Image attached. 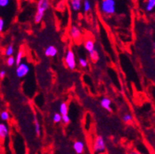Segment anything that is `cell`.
<instances>
[{"instance_id": "cell-1", "label": "cell", "mask_w": 155, "mask_h": 154, "mask_svg": "<svg viewBox=\"0 0 155 154\" xmlns=\"http://www.w3.org/2000/svg\"><path fill=\"white\" fill-rule=\"evenodd\" d=\"M50 7V0H39L37 3V9L34 18L35 23L39 24L43 20L45 12Z\"/></svg>"}, {"instance_id": "cell-6", "label": "cell", "mask_w": 155, "mask_h": 154, "mask_svg": "<svg viewBox=\"0 0 155 154\" xmlns=\"http://www.w3.org/2000/svg\"><path fill=\"white\" fill-rule=\"evenodd\" d=\"M69 35L71 36V38L74 41L77 42V41L80 40L81 36H82V32L80 28L77 25H72L70 28L69 30Z\"/></svg>"}, {"instance_id": "cell-15", "label": "cell", "mask_w": 155, "mask_h": 154, "mask_svg": "<svg viewBox=\"0 0 155 154\" xmlns=\"http://www.w3.org/2000/svg\"><path fill=\"white\" fill-rule=\"evenodd\" d=\"M89 54H90V58L93 62H97V61H99V52L97 51L96 49L93 50L92 51L89 53Z\"/></svg>"}, {"instance_id": "cell-19", "label": "cell", "mask_w": 155, "mask_h": 154, "mask_svg": "<svg viewBox=\"0 0 155 154\" xmlns=\"http://www.w3.org/2000/svg\"><path fill=\"white\" fill-rule=\"evenodd\" d=\"M91 9V4L89 0H84L83 1V10L85 13H88Z\"/></svg>"}, {"instance_id": "cell-14", "label": "cell", "mask_w": 155, "mask_h": 154, "mask_svg": "<svg viewBox=\"0 0 155 154\" xmlns=\"http://www.w3.org/2000/svg\"><path fill=\"white\" fill-rule=\"evenodd\" d=\"M69 112V107H68V105L66 102H62L59 106V112L61 115H65V114H68Z\"/></svg>"}, {"instance_id": "cell-7", "label": "cell", "mask_w": 155, "mask_h": 154, "mask_svg": "<svg viewBox=\"0 0 155 154\" xmlns=\"http://www.w3.org/2000/svg\"><path fill=\"white\" fill-rule=\"evenodd\" d=\"M111 104L112 101L109 98H102L101 101H100V105L104 109H106L108 112H112V107H111Z\"/></svg>"}, {"instance_id": "cell-9", "label": "cell", "mask_w": 155, "mask_h": 154, "mask_svg": "<svg viewBox=\"0 0 155 154\" xmlns=\"http://www.w3.org/2000/svg\"><path fill=\"white\" fill-rule=\"evenodd\" d=\"M70 6H71V9L73 11H80L83 7V1L82 0H70Z\"/></svg>"}, {"instance_id": "cell-13", "label": "cell", "mask_w": 155, "mask_h": 154, "mask_svg": "<svg viewBox=\"0 0 155 154\" xmlns=\"http://www.w3.org/2000/svg\"><path fill=\"white\" fill-rule=\"evenodd\" d=\"M155 9V0H146L145 9L147 12H152Z\"/></svg>"}, {"instance_id": "cell-27", "label": "cell", "mask_w": 155, "mask_h": 154, "mask_svg": "<svg viewBox=\"0 0 155 154\" xmlns=\"http://www.w3.org/2000/svg\"><path fill=\"white\" fill-rule=\"evenodd\" d=\"M4 20H3L2 18H0V32H2L3 28H4Z\"/></svg>"}, {"instance_id": "cell-29", "label": "cell", "mask_w": 155, "mask_h": 154, "mask_svg": "<svg viewBox=\"0 0 155 154\" xmlns=\"http://www.w3.org/2000/svg\"><path fill=\"white\" fill-rule=\"evenodd\" d=\"M154 51H155V42H154Z\"/></svg>"}, {"instance_id": "cell-25", "label": "cell", "mask_w": 155, "mask_h": 154, "mask_svg": "<svg viewBox=\"0 0 155 154\" xmlns=\"http://www.w3.org/2000/svg\"><path fill=\"white\" fill-rule=\"evenodd\" d=\"M61 122L65 124H68L70 122V117L68 114L65 115H61Z\"/></svg>"}, {"instance_id": "cell-18", "label": "cell", "mask_w": 155, "mask_h": 154, "mask_svg": "<svg viewBox=\"0 0 155 154\" xmlns=\"http://www.w3.org/2000/svg\"><path fill=\"white\" fill-rule=\"evenodd\" d=\"M34 126H35V131H36V134L39 136L40 135V124L39 123L38 120L36 117H35V120H34Z\"/></svg>"}, {"instance_id": "cell-21", "label": "cell", "mask_w": 155, "mask_h": 154, "mask_svg": "<svg viewBox=\"0 0 155 154\" xmlns=\"http://www.w3.org/2000/svg\"><path fill=\"white\" fill-rule=\"evenodd\" d=\"M0 119L2 121H8L10 120V113L7 111H3L0 114Z\"/></svg>"}, {"instance_id": "cell-22", "label": "cell", "mask_w": 155, "mask_h": 154, "mask_svg": "<svg viewBox=\"0 0 155 154\" xmlns=\"http://www.w3.org/2000/svg\"><path fill=\"white\" fill-rule=\"evenodd\" d=\"M132 120H133V117L130 113H125L124 116H122V120L124 121V123L131 122V121H132Z\"/></svg>"}, {"instance_id": "cell-16", "label": "cell", "mask_w": 155, "mask_h": 154, "mask_svg": "<svg viewBox=\"0 0 155 154\" xmlns=\"http://www.w3.org/2000/svg\"><path fill=\"white\" fill-rule=\"evenodd\" d=\"M24 55H25V51L22 50H20V51L18 52V54H17V56L15 58V64L17 65H19L20 62H21V61H22L23 58H24Z\"/></svg>"}, {"instance_id": "cell-8", "label": "cell", "mask_w": 155, "mask_h": 154, "mask_svg": "<svg viewBox=\"0 0 155 154\" xmlns=\"http://www.w3.org/2000/svg\"><path fill=\"white\" fill-rule=\"evenodd\" d=\"M84 148H85L84 143L81 141H77L73 144V150L77 154L83 153L84 152Z\"/></svg>"}, {"instance_id": "cell-26", "label": "cell", "mask_w": 155, "mask_h": 154, "mask_svg": "<svg viewBox=\"0 0 155 154\" xmlns=\"http://www.w3.org/2000/svg\"><path fill=\"white\" fill-rule=\"evenodd\" d=\"M10 3V0H0V7H7Z\"/></svg>"}, {"instance_id": "cell-4", "label": "cell", "mask_w": 155, "mask_h": 154, "mask_svg": "<svg viewBox=\"0 0 155 154\" xmlns=\"http://www.w3.org/2000/svg\"><path fill=\"white\" fill-rule=\"evenodd\" d=\"M93 150L95 153H103L106 150V142L102 136H98L95 139L93 145Z\"/></svg>"}, {"instance_id": "cell-3", "label": "cell", "mask_w": 155, "mask_h": 154, "mask_svg": "<svg viewBox=\"0 0 155 154\" xmlns=\"http://www.w3.org/2000/svg\"><path fill=\"white\" fill-rule=\"evenodd\" d=\"M65 63L68 69H69L70 70H74L77 68L76 57L72 49H69L65 53Z\"/></svg>"}, {"instance_id": "cell-20", "label": "cell", "mask_w": 155, "mask_h": 154, "mask_svg": "<svg viewBox=\"0 0 155 154\" xmlns=\"http://www.w3.org/2000/svg\"><path fill=\"white\" fill-rule=\"evenodd\" d=\"M78 62H79V65H80L81 68H83V69H86V68H88V61L86 60V59H84V58H80L78 60Z\"/></svg>"}, {"instance_id": "cell-17", "label": "cell", "mask_w": 155, "mask_h": 154, "mask_svg": "<svg viewBox=\"0 0 155 154\" xmlns=\"http://www.w3.org/2000/svg\"><path fill=\"white\" fill-rule=\"evenodd\" d=\"M14 53V47L13 45H10L7 47L6 49V51H5V54L6 56L10 57V56H13V54Z\"/></svg>"}, {"instance_id": "cell-2", "label": "cell", "mask_w": 155, "mask_h": 154, "mask_svg": "<svg viewBox=\"0 0 155 154\" xmlns=\"http://www.w3.org/2000/svg\"><path fill=\"white\" fill-rule=\"evenodd\" d=\"M100 10L103 14L107 16L113 15L116 11V1L115 0H102L100 4Z\"/></svg>"}, {"instance_id": "cell-11", "label": "cell", "mask_w": 155, "mask_h": 154, "mask_svg": "<svg viewBox=\"0 0 155 154\" xmlns=\"http://www.w3.org/2000/svg\"><path fill=\"white\" fill-rule=\"evenodd\" d=\"M9 135V128L7 124L0 123V139H6Z\"/></svg>"}, {"instance_id": "cell-10", "label": "cell", "mask_w": 155, "mask_h": 154, "mask_svg": "<svg viewBox=\"0 0 155 154\" xmlns=\"http://www.w3.org/2000/svg\"><path fill=\"white\" fill-rule=\"evenodd\" d=\"M58 54V50L54 46H49L47 47L45 50V55L46 57L49 58H54Z\"/></svg>"}, {"instance_id": "cell-12", "label": "cell", "mask_w": 155, "mask_h": 154, "mask_svg": "<svg viewBox=\"0 0 155 154\" xmlns=\"http://www.w3.org/2000/svg\"><path fill=\"white\" fill-rule=\"evenodd\" d=\"M84 48L86 49V50L90 53L93 50L95 49L94 47V41L91 40V39H88L84 42Z\"/></svg>"}, {"instance_id": "cell-5", "label": "cell", "mask_w": 155, "mask_h": 154, "mask_svg": "<svg viewBox=\"0 0 155 154\" xmlns=\"http://www.w3.org/2000/svg\"><path fill=\"white\" fill-rule=\"evenodd\" d=\"M30 71V68L28 64L26 63L20 62L19 65H18L16 69V75L18 78H24L29 74Z\"/></svg>"}, {"instance_id": "cell-24", "label": "cell", "mask_w": 155, "mask_h": 154, "mask_svg": "<svg viewBox=\"0 0 155 154\" xmlns=\"http://www.w3.org/2000/svg\"><path fill=\"white\" fill-rule=\"evenodd\" d=\"M14 64H15V58L13 56L8 57V58H7V65H8V66H10V67H11Z\"/></svg>"}, {"instance_id": "cell-23", "label": "cell", "mask_w": 155, "mask_h": 154, "mask_svg": "<svg viewBox=\"0 0 155 154\" xmlns=\"http://www.w3.org/2000/svg\"><path fill=\"white\" fill-rule=\"evenodd\" d=\"M53 120L54 123H59L61 121V115L60 112H55L53 116Z\"/></svg>"}, {"instance_id": "cell-28", "label": "cell", "mask_w": 155, "mask_h": 154, "mask_svg": "<svg viewBox=\"0 0 155 154\" xmlns=\"http://www.w3.org/2000/svg\"><path fill=\"white\" fill-rule=\"evenodd\" d=\"M6 71L5 70H2V71H0V79H3L6 76Z\"/></svg>"}]
</instances>
